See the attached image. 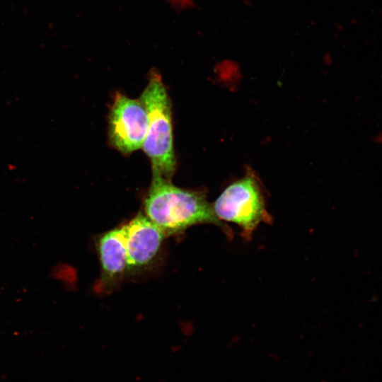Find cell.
<instances>
[{
  "mask_svg": "<svg viewBox=\"0 0 382 382\" xmlns=\"http://www.w3.org/2000/svg\"><path fill=\"white\" fill-rule=\"evenodd\" d=\"M144 212L166 237L202 224H215L231 236L230 229L216 218L204 192L180 188L161 176H153L144 199Z\"/></svg>",
  "mask_w": 382,
  "mask_h": 382,
  "instance_id": "6da1fadb",
  "label": "cell"
},
{
  "mask_svg": "<svg viewBox=\"0 0 382 382\" xmlns=\"http://www.w3.org/2000/svg\"><path fill=\"white\" fill-rule=\"evenodd\" d=\"M149 116V125L142 149L150 159L153 176L171 180L176 168L173 144L170 100L157 69H152L139 98Z\"/></svg>",
  "mask_w": 382,
  "mask_h": 382,
  "instance_id": "7a4b0ae2",
  "label": "cell"
},
{
  "mask_svg": "<svg viewBox=\"0 0 382 382\" xmlns=\"http://www.w3.org/2000/svg\"><path fill=\"white\" fill-rule=\"evenodd\" d=\"M212 207L220 221L238 225L246 239L251 237L261 223L270 222L272 219L265 207L260 183L250 170L226 187Z\"/></svg>",
  "mask_w": 382,
  "mask_h": 382,
  "instance_id": "3957f363",
  "label": "cell"
},
{
  "mask_svg": "<svg viewBox=\"0 0 382 382\" xmlns=\"http://www.w3.org/2000/svg\"><path fill=\"white\" fill-rule=\"evenodd\" d=\"M149 125V116L139 99L117 92L108 117L109 139L122 153L142 148Z\"/></svg>",
  "mask_w": 382,
  "mask_h": 382,
  "instance_id": "277c9868",
  "label": "cell"
},
{
  "mask_svg": "<svg viewBox=\"0 0 382 382\" xmlns=\"http://www.w3.org/2000/svg\"><path fill=\"white\" fill-rule=\"evenodd\" d=\"M124 231L127 272L147 271L156 262L166 236L144 214L139 213L122 226Z\"/></svg>",
  "mask_w": 382,
  "mask_h": 382,
  "instance_id": "5b68a950",
  "label": "cell"
},
{
  "mask_svg": "<svg viewBox=\"0 0 382 382\" xmlns=\"http://www.w3.org/2000/svg\"><path fill=\"white\" fill-rule=\"evenodd\" d=\"M96 247L100 263V275L96 290L108 294L116 288L127 272V255L123 228L117 227L102 233Z\"/></svg>",
  "mask_w": 382,
  "mask_h": 382,
  "instance_id": "8992f818",
  "label": "cell"
}]
</instances>
